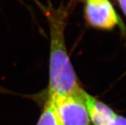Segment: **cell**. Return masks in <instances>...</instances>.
<instances>
[{
  "instance_id": "cell-1",
  "label": "cell",
  "mask_w": 126,
  "mask_h": 125,
  "mask_svg": "<svg viewBox=\"0 0 126 125\" xmlns=\"http://www.w3.org/2000/svg\"><path fill=\"white\" fill-rule=\"evenodd\" d=\"M65 19L63 14L49 17L50 56L49 98L81 95V87L66 49L64 30Z\"/></svg>"
},
{
  "instance_id": "cell-2",
  "label": "cell",
  "mask_w": 126,
  "mask_h": 125,
  "mask_svg": "<svg viewBox=\"0 0 126 125\" xmlns=\"http://www.w3.org/2000/svg\"><path fill=\"white\" fill-rule=\"evenodd\" d=\"M48 98L53 100L61 125H90L83 93L81 95H65Z\"/></svg>"
},
{
  "instance_id": "cell-3",
  "label": "cell",
  "mask_w": 126,
  "mask_h": 125,
  "mask_svg": "<svg viewBox=\"0 0 126 125\" xmlns=\"http://www.w3.org/2000/svg\"><path fill=\"white\" fill-rule=\"evenodd\" d=\"M85 17L89 25L102 30H111L123 24L109 0H85Z\"/></svg>"
},
{
  "instance_id": "cell-4",
  "label": "cell",
  "mask_w": 126,
  "mask_h": 125,
  "mask_svg": "<svg viewBox=\"0 0 126 125\" xmlns=\"http://www.w3.org/2000/svg\"><path fill=\"white\" fill-rule=\"evenodd\" d=\"M83 98L92 125H109L118 115L108 105L92 97L85 91L83 93Z\"/></svg>"
},
{
  "instance_id": "cell-5",
  "label": "cell",
  "mask_w": 126,
  "mask_h": 125,
  "mask_svg": "<svg viewBox=\"0 0 126 125\" xmlns=\"http://www.w3.org/2000/svg\"><path fill=\"white\" fill-rule=\"evenodd\" d=\"M37 125H61L53 100L48 98Z\"/></svg>"
},
{
  "instance_id": "cell-6",
  "label": "cell",
  "mask_w": 126,
  "mask_h": 125,
  "mask_svg": "<svg viewBox=\"0 0 126 125\" xmlns=\"http://www.w3.org/2000/svg\"><path fill=\"white\" fill-rule=\"evenodd\" d=\"M109 125H126V117L118 114Z\"/></svg>"
},
{
  "instance_id": "cell-7",
  "label": "cell",
  "mask_w": 126,
  "mask_h": 125,
  "mask_svg": "<svg viewBox=\"0 0 126 125\" xmlns=\"http://www.w3.org/2000/svg\"><path fill=\"white\" fill-rule=\"evenodd\" d=\"M118 1L122 11L126 17V0H118Z\"/></svg>"
},
{
  "instance_id": "cell-8",
  "label": "cell",
  "mask_w": 126,
  "mask_h": 125,
  "mask_svg": "<svg viewBox=\"0 0 126 125\" xmlns=\"http://www.w3.org/2000/svg\"><path fill=\"white\" fill-rule=\"evenodd\" d=\"M84 1H85V0H84Z\"/></svg>"
}]
</instances>
